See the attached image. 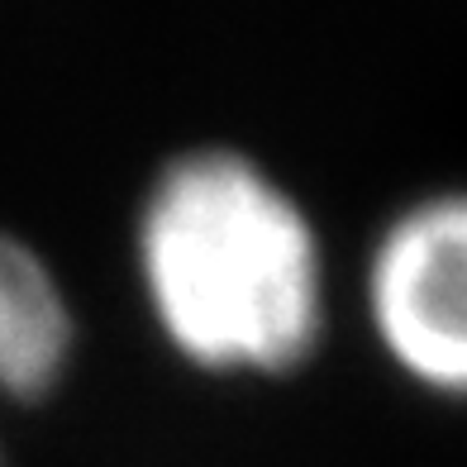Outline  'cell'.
Segmentation results:
<instances>
[{
  "label": "cell",
  "instance_id": "obj_1",
  "mask_svg": "<svg viewBox=\"0 0 467 467\" xmlns=\"http://www.w3.org/2000/svg\"><path fill=\"white\" fill-rule=\"evenodd\" d=\"M162 344L210 377H286L320 348L329 277L306 205L239 148L162 162L134 220Z\"/></svg>",
  "mask_w": 467,
  "mask_h": 467
},
{
  "label": "cell",
  "instance_id": "obj_2",
  "mask_svg": "<svg viewBox=\"0 0 467 467\" xmlns=\"http://www.w3.org/2000/svg\"><path fill=\"white\" fill-rule=\"evenodd\" d=\"M363 306L387 363L439 400H467V191H434L381 224Z\"/></svg>",
  "mask_w": 467,
  "mask_h": 467
},
{
  "label": "cell",
  "instance_id": "obj_3",
  "mask_svg": "<svg viewBox=\"0 0 467 467\" xmlns=\"http://www.w3.org/2000/svg\"><path fill=\"white\" fill-rule=\"evenodd\" d=\"M77 320L53 267L29 244L0 234V396H48L72 363Z\"/></svg>",
  "mask_w": 467,
  "mask_h": 467
}]
</instances>
